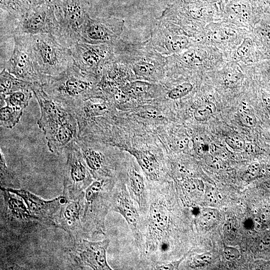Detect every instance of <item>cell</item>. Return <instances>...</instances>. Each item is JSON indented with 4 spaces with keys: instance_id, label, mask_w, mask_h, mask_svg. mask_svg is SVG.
I'll use <instances>...</instances> for the list:
<instances>
[{
    "instance_id": "cell-36",
    "label": "cell",
    "mask_w": 270,
    "mask_h": 270,
    "mask_svg": "<svg viewBox=\"0 0 270 270\" xmlns=\"http://www.w3.org/2000/svg\"><path fill=\"white\" fill-rule=\"evenodd\" d=\"M212 258V254L210 252L196 254L192 258L190 266L194 268L203 267L208 264Z\"/></svg>"
},
{
    "instance_id": "cell-46",
    "label": "cell",
    "mask_w": 270,
    "mask_h": 270,
    "mask_svg": "<svg viewBox=\"0 0 270 270\" xmlns=\"http://www.w3.org/2000/svg\"><path fill=\"white\" fill-rule=\"evenodd\" d=\"M188 144V140L187 138H183L178 140L176 142L177 146L178 148L180 149H183L186 146V145Z\"/></svg>"
},
{
    "instance_id": "cell-45",
    "label": "cell",
    "mask_w": 270,
    "mask_h": 270,
    "mask_svg": "<svg viewBox=\"0 0 270 270\" xmlns=\"http://www.w3.org/2000/svg\"><path fill=\"white\" fill-rule=\"evenodd\" d=\"M194 150L198 154H201L205 152L206 146L199 140H195L194 142Z\"/></svg>"
},
{
    "instance_id": "cell-15",
    "label": "cell",
    "mask_w": 270,
    "mask_h": 270,
    "mask_svg": "<svg viewBox=\"0 0 270 270\" xmlns=\"http://www.w3.org/2000/svg\"><path fill=\"white\" fill-rule=\"evenodd\" d=\"M84 208V192L74 198H67L61 207L58 218L60 227L75 239L78 238L83 229Z\"/></svg>"
},
{
    "instance_id": "cell-21",
    "label": "cell",
    "mask_w": 270,
    "mask_h": 270,
    "mask_svg": "<svg viewBox=\"0 0 270 270\" xmlns=\"http://www.w3.org/2000/svg\"><path fill=\"white\" fill-rule=\"evenodd\" d=\"M226 16L230 21L248 26L251 9L247 0H228L224 8Z\"/></svg>"
},
{
    "instance_id": "cell-6",
    "label": "cell",
    "mask_w": 270,
    "mask_h": 270,
    "mask_svg": "<svg viewBox=\"0 0 270 270\" xmlns=\"http://www.w3.org/2000/svg\"><path fill=\"white\" fill-rule=\"evenodd\" d=\"M52 2L60 26L58 39L70 48L80 42V30L88 14L81 0H54Z\"/></svg>"
},
{
    "instance_id": "cell-43",
    "label": "cell",
    "mask_w": 270,
    "mask_h": 270,
    "mask_svg": "<svg viewBox=\"0 0 270 270\" xmlns=\"http://www.w3.org/2000/svg\"><path fill=\"white\" fill-rule=\"evenodd\" d=\"M142 115L147 118H160L162 115L156 110L150 108L145 110Z\"/></svg>"
},
{
    "instance_id": "cell-7",
    "label": "cell",
    "mask_w": 270,
    "mask_h": 270,
    "mask_svg": "<svg viewBox=\"0 0 270 270\" xmlns=\"http://www.w3.org/2000/svg\"><path fill=\"white\" fill-rule=\"evenodd\" d=\"M15 34H52L58 38L60 26L52 2L31 6L17 19Z\"/></svg>"
},
{
    "instance_id": "cell-41",
    "label": "cell",
    "mask_w": 270,
    "mask_h": 270,
    "mask_svg": "<svg viewBox=\"0 0 270 270\" xmlns=\"http://www.w3.org/2000/svg\"><path fill=\"white\" fill-rule=\"evenodd\" d=\"M184 258H182L178 260L172 261L168 263L157 265L155 266V270H172L178 269L179 266L184 260Z\"/></svg>"
},
{
    "instance_id": "cell-16",
    "label": "cell",
    "mask_w": 270,
    "mask_h": 270,
    "mask_svg": "<svg viewBox=\"0 0 270 270\" xmlns=\"http://www.w3.org/2000/svg\"><path fill=\"white\" fill-rule=\"evenodd\" d=\"M49 150L60 154L72 146L78 138V126L74 116L45 136Z\"/></svg>"
},
{
    "instance_id": "cell-37",
    "label": "cell",
    "mask_w": 270,
    "mask_h": 270,
    "mask_svg": "<svg viewBox=\"0 0 270 270\" xmlns=\"http://www.w3.org/2000/svg\"><path fill=\"white\" fill-rule=\"evenodd\" d=\"M226 144L232 148L236 150H243L246 146L244 139L238 135H230L225 140Z\"/></svg>"
},
{
    "instance_id": "cell-38",
    "label": "cell",
    "mask_w": 270,
    "mask_h": 270,
    "mask_svg": "<svg viewBox=\"0 0 270 270\" xmlns=\"http://www.w3.org/2000/svg\"><path fill=\"white\" fill-rule=\"evenodd\" d=\"M13 176L8 169L3 153L0 149V180L1 183L14 181Z\"/></svg>"
},
{
    "instance_id": "cell-48",
    "label": "cell",
    "mask_w": 270,
    "mask_h": 270,
    "mask_svg": "<svg viewBox=\"0 0 270 270\" xmlns=\"http://www.w3.org/2000/svg\"></svg>"
},
{
    "instance_id": "cell-25",
    "label": "cell",
    "mask_w": 270,
    "mask_h": 270,
    "mask_svg": "<svg viewBox=\"0 0 270 270\" xmlns=\"http://www.w3.org/2000/svg\"><path fill=\"white\" fill-rule=\"evenodd\" d=\"M207 39L219 44H224L234 42L238 38L236 32L226 26H215L209 28L206 32Z\"/></svg>"
},
{
    "instance_id": "cell-47",
    "label": "cell",
    "mask_w": 270,
    "mask_h": 270,
    "mask_svg": "<svg viewBox=\"0 0 270 270\" xmlns=\"http://www.w3.org/2000/svg\"><path fill=\"white\" fill-rule=\"evenodd\" d=\"M182 2H214L216 0H180Z\"/></svg>"
},
{
    "instance_id": "cell-42",
    "label": "cell",
    "mask_w": 270,
    "mask_h": 270,
    "mask_svg": "<svg viewBox=\"0 0 270 270\" xmlns=\"http://www.w3.org/2000/svg\"><path fill=\"white\" fill-rule=\"evenodd\" d=\"M258 220L260 222L266 224L270 222V210L267 208L260 210L258 213Z\"/></svg>"
},
{
    "instance_id": "cell-35",
    "label": "cell",
    "mask_w": 270,
    "mask_h": 270,
    "mask_svg": "<svg viewBox=\"0 0 270 270\" xmlns=\"http://www.w3.org/2000/svg\"><path fill=\"white\" fill-rule=\"evenodd\" d=\"M204 196L206 203L210 206H214L220 203V194L214 188H205Z\"/></svg>"
},
{
    "instance_id": "cell-28",
    "label": "cell",
    "mask_w": 270,
    "mask_h": 270,
    "mask_svg": "<svg viewBox=\"0 0 270 270\" xmlns=\"http://www.w3.org/2000/svg\"><path fill=\"white\" fill-rule=\"evenodd\" d=\"M0 8L19 18L31 7L25 0H0Z\"/></svg>"
},
{
    "instance_id": "cell-14",
    "label": "cell",
    "mask_w": 270,
    "mask_h": 270,
    "mask_svg": "<svg viewBox=\"0 0 270 270\" xmlns=\"http://www.w3.org/2000/svg\"><path fill=\"white\" fill-rule=\"evenodd\" d=\"M170 219L168 210L163 202H154L150 205L148 214V237L146 242V248L148 250H154L164 239L169 226Z\"/></svg>"
},
{
    "instance_id": "cell-3",
    "label": "cell",
    "mask_w": 270,
    "mask_h": 270,
    "mask_svg": "<svg viewBox=\"0 0 270 270\" xmlns=\"http://www.w3.org/2000/svg\"><path fill=\"white\" fill-rule=\"evenodd\" d=\"M29 40L38 68L45 78L46 83L74 64L70 48L54 36L50 34L29 35Z\"/></svg>"
},
{
    "instance_id": "cell-1",
    "label": "cell",
    "mask_w": 270,
    "mask_h": 270,
    "mask_svg": "<svg viewBox=\"0 0 270 270\" xmlns=\"http://www.w3.org/2000/svg\"><path fill=\"white\" fill-rule=\"evenodd\" d=\"M100 80L83 72L74 64L60 76L49 79L43 87L48 95L69 110L82 102L98 98Z\"/></svg>"
},
{
    "instance_id": "cell-23",
    "label": "cell",
    "mask_w": 270,
    "mask_h": 270,
    "mask_svg": "<svg viewBox=\"0 0 270 270\" xmlns=\"http://www.w3.org/2000/svg\"><path fill=\"white\" fill-rule=\"evenodd\" d=\"M0 102L8 94L14 92L31 88V84L19 79L4 69L0 74Z\"/></svg>"
},
{
    "instance_id": "cell-12",
    "label": "cell",
    "mask_w": 270,
    "mask_h": 270,
    "mask_svg": "<svg viewBox=\"0 0 270 270\" xmlns=\"http://www.w3.org/2000/svg\"><path fill=\"white\" fill-rule=\"evenodd\" d=\"M8 191L21 197L34 218L46 226L60 228L58 221L62 205L67 200L60 196L51 200H45L24 190L8 188Z\"/></svg>"
},
{
    "instance_id": "cell-24",
    "label": "cell",
    "mask_w": 270,
    "mask_h": 270,
    "mask_svg": "<svg viewBox=\"0 0 270 270\" xmlns=\"http://www.w3.org/2000/svg\"><path fill=\"white\" fill-rule=\"evenodd\" d=\"M121 88L129 98H138L152 94L157 86L146 80H136L126 83L121 86Z\"/></svg>"
},
{
    "instance_id": "cell-29",
    "label": "cell",
    "mask_w": 270,
    "mask_h": 270,
    "mask_svg": "<svg viewBox=\"0 0 270 270\" xmlns=\"http://www.w3.org/2000/svg\"><path fill=\"white\" fill-rule=\"evenodd\" d=\"M219 216V212L216 208H205L200 211L198 223L204 228H212L217 223Z\"/></svg>"
},
{
    "instance_id": "cell-32",
    "label": "cell",
    "mask_w": 270,
    "mask_h": 270,
    "mask_svg": "<svg viewBox=\"0 0 270 270\" xmlns=\"http://www.w3.org/2000/svg\"><path fill=\"white\" fill-rule=\"evenodd\" d=\"M194 89L193 84L190 82H183L172 88L168 92V96L173 100L182 98L190 93Z\"/></svg>"
},
{
    "instance_id": "cell-22",
    "label": "cell",
    "mask_w": 270,
    "mask_h": 270,
    "mask_svg": "<svg viewBox=\"0 0 270 270\" xmlns=\"http://www.w3.org/2000/svg\"><path fill=\"white\" fill-rule=\"evenodd\" d=\"M130 153L134 156L140 166L150 180H158L160 177L158 162L154 154L146 150H134Z\"/></svg>"
},
{
    "instance_id": "cell-33",
    "label": "cell",
    "mask_w": 270,
    "mask_h": 270,
    "mask_svg": "<svg viewBox=\"0 0 270 270\" xmlns=\"http://www.w3.org/2000/svg\"><path fill=\"white\" fill-rule=\"evenodd\" d=\"M253 50V43L250 38H246L236 52V56L241 60L248 62L251 56Z\"/></svg>"
},
{
    "instance_id": "cell-8",
    "label": "cell",
    "mask_w": 270,
    "mask_h": 270,
    "mask_svg": "<svg viewBox=\"0 0 270 270\" xmlns=\"http://www.w3.org/2000/svg\"><path fill=\"white\" fill-rule=\"evenodd\" d=\"M74 64L88 74L100 78L104 64L114 56V44L76 42L70 47Z\"/></svg>"
},
{
    "instance_id": "cell-5",
    "label": "cell",
    "mask_w": 270,
    "mask_h": 270,
    "mask_svg": "<svg viewBox=\"0 0 270 270\" xmlns=\"http://www.w3.org/2000/svg\"><path fill=\"white\" fill-rule=\"evenodd\" d=\"M148 40L156 50L166 56L180 53L197 43L180 27L160 17L152 24Z\"/></svg>"
},
{
    "instance_id": "cell-30",
    "label": "cell",
    "mask_w": 270,
    "mask_h": 270,
    "mask_svg": "<svg viewBox=\"0 0 270 270\" xmlns=\"http://www.w3.org/2000/svg\"><path fill=\"white\" fill-rule=\"evenodd\" d=\"M182 188L185 192L192 197L204 196L205 186L203 182L198 178H190L184 180Z\"/></svg>"
},
{
    "instance_id": "cell-19",
    "label": "cell",
    "mask_w": 270,
    "mask_h": 270,
    "mask_svg": "<svg viewBox=\"0 0 270 270\" xmlns=\"http://www.w3.org/2000/svg\"><path fill=\"white\" fill-rule=\"evenodd\" d=\"M2 194L4 198L6 214L10 219L22 224L36 221L30 214L21 197L16 194V196H14V193L4 188H2Z\"/></svg>"
},
{
    "instance_id": "cell-10",
    "label": "cell",
    "mask_w": 270,
    "mask_h": 270,
    "mask_svg": "<svg viewBox=\"0 0 270 270\" xmlns=\"http://www.w3.org/2000/svg\"><path fill=\"white\" fill-rule=\"evenodd\" d=\"M30 87L40 109L37 124L45 136L74 117L63 104L48 95L42 85L31 84Z\"/></svg>"
},
{
    "instance_id": "cell-17",
    "label": "cell",
    "mask_w": 270,
    "mask_h": 270,
    "mask_svg": "<svg viewBox=\"0 0 270 270\" xmlns=\"http://www.w3.org/2000/svg\"><path fill=\"white\" fill-rule=\"evenodd\" d=\"M76 144L90 173L100 179L102 175L106 173V160L101 150L89 144L86 140L78 138Z\"/></svg>"
},
{
    "instance_id": "cell-13",
    "label": "cell",
    "mask_w": 270,
    "mask_h": 270,
    "mask_svg": "<svg viewBox=\"0 0 270 270\" xmlns=\"http://www.w3.org/2000/svg\"><path fill=\"white\" fill-rule=\"evenodd\" d=\"M110 240L98 242L86 240L76 242L74 248L76 260L93 270H112L106 259V250Z\"/></svg>"
},
{
    "instance_id": "cell-11",
    "label": "cell",
    "mask_w": 270,
    "mask_h": 270,
    "mask_svg": "<svg viewBox=\"0 0 270 270\" xmlns=\"http://www.w3.org/2000/svg\"><path fill=\"white\" fill-rule=\"evenodd\" d=\"M124 21L116 18H92L88 15L80 32V42L93 44H114L123 31Z\"/></svg>"
},
{
    "instance_id": "cell-26",
    "label": "cell",
    "mask_w": 270,
    "mask_h": 270,
    "mask_svg": "<svg viewBox=\"0 0 270 270\" xmlns=\"http://www.w3.org/2000/svg\"><path fill=\"white\" fill-rule=\"evenodd\" d=\"M32 92L31 88L18 90L7 95L3 101L8 106L24 110L32 98Z\"/></svg>"
},
{
    "instance_id": "cell-20",
    "label": "cell",
    "mask_w": 270,
    "mask_h": 270,
    "mask_svg": "<svg viewBox=\"0 0 270 270\" xmlns=\"http://www.w3.org/2000/svg\"><path fill=\"white\" fill-rule=\"evenodd\" d=\"M128 192L132 198L138 204L140 210L147 207L146 190L144 180L141 174L136 168L128 172Z\"/></svg>"
},
{
    "instance_id": "cell-27",
    "label": "cell",
    "mask_w": 270,
    "mask_h": 270,
    "mask_svg": "<svg viewBox=\"0 0 270 270\" xmlns=\"http://www.w3.org/2000/svg\"><path fill=\"white\" fill-rule=\"evenodd\" d=\"M23 110H18L8 106L2 107L0 112V126L12 128L19 122Z\"/></svg>"
},
{
    "instance_id": "cell-9",
    "label": "cell",
    "mask_w": 270,
    "mask_h": 270,
    "mask_svg": "<svg viewBox=\"0 0 270 270\" xmlns=\"http://www.w3.org/2000/svg\"><path fill=\"white\" fill-rule=\"evenodd\" d=\"M75 142L65 151L67 160L64 168V196L68 199L78 196L92 182L91 173Z\"/></svg>"
},
{
    "instance_id": "cell-34",
    "label": "cell",
    "mask_w": 270,
    "mask_h": 270,
    "mask_svg": "<svg viewBox=\"0 0 270 270\" xmlns=\"http://www.w3.org/2000/svg\"><path fill=\"white\" fill-rule=\"evenodd\" d=\"M262 174V167L258 162H254L247 168L244 176L243 180H252L259 178Z\"/></svg>"
},
{
    "instance_id": "cell-44",
    "label": "cell",
    "mask_w": 270,
    "mask_h": 270,
    "mask_svg": "<svg viewBox=\"0 0 270 270\" xmlns=\"http://www.w3.org/2000/svg\"><path fill=\"white\" fill-rule=\"evenodd\" d=\"M30 6H34L41 4L52 2L54 0H25Z\"/></svg>"
},
{
    "instance_id": "cell-2",
    "label": "cell",
    "mask_w": 270,
    "mask_h": 270,
    "mask_svg": "<svg viewBox=\"0 0 270 270\" xmlns=\"http://www.w3.org/2000/svg\"><path fill=\"white\" fill-rule=\"evenodd\" d=\"M114 56L129 68L134 77L142 80H160L166 70V56L156 50L148 40L134 44L120 39L114 44Z\"/></svg>"
},
{
    "instance_id": "cell-4",
    "label": "cell",
    "mask_w": 270,
    "mask_h": 270,
    "mask_svg": "<svg viewBox=\"0 0 270 270\" xmlns=\"http://www.w3.org/2000/svg\"><path fill=\"white\" fill-rule=\"evenodd\" d=\"M14 48L9 60L2 66L17 78L42 86L46 80L40 73L30 47L29 35L15 34Z\"/></svg>"
},
{
    "instance_id": "cell-31",
    "label": "cell",
    "mask_w": 270,
    "mask_h": 270,
    "mask_svg": "<svg viewBox=\"0 0 270 270\" xmlns=\"http://www.w3.org/2000/svg\"><path fill=\"white\" fill-rule=\"evenodd\" d=\"M216 106L211 102H207L197 107L194 111V118L198 122L208 120L216 112Z\"/></svg>"
},
{
    "instance_id": "cell-39",
    "label": "cell",
    "mask_w": 270,
    "mask_h": 270,
    "mask_svg": "<svg viewBox=\"0 0 270 270\" xmlns=\"http://www.w3.org/2000/svg\"><path fill=\"white\" fill-rule=\"evenodd\" d=\"M241 122L248 127L254 126L256 122V120L254 114L250 110H246L242 112L240 115Z\"/></svg>"
},
{
    "instance_id": "cell-40",
    "label": "cell",
    "mask_w": 270,
    "mask_h": 270,
    "mask_svg": "<svg viewBox=\"0 0 270 270\" xmlns=\"http://www.w3.org/2000/svg\"><path fill=\"white\" fill-rule=\"evenodd\" d=\"M223 254L224 258L228 260H234L240 256V250L233 246H225L224 248Z\"/></svg>"
},
{
    "instance_id": "cell-18",
    "label": "cell",
    "mask_w": 270,
    "mask_h": 270,
    "mask_svg": "<svg viewBox=\"0 0 270 270\" xmlns=\"http://www.w3.org/2000/svg\"><path fill=\"white\" fill-rule=\"evenodd\" d=\"M112 210L120 214L134 233L138 232L140 217L130 194L122 190L114 197Z\"/></svg>"
}]
</instances>
